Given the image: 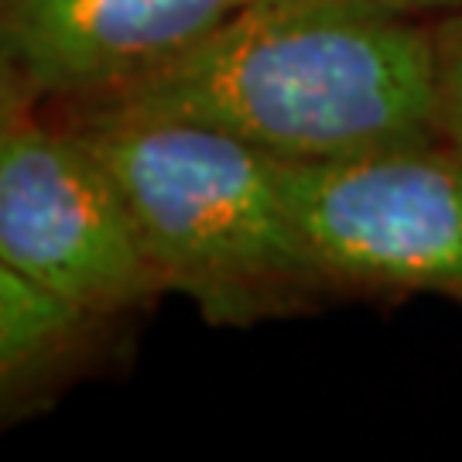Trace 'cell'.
<instances>
[{"mask_svg": "<svg viewBox=\"0 0 462 462\" xmlns=\"http://www.w3.org/2000/svg\"><path fill=\"white\" fill-rule=\"evenodd\" d=\"M182 116L278 162L435 141L431 21L383 0H247L202 45L93 106Z\"/></svg>", "mask_w": 462, "mask_h": 462, "instance_id": "cell-1", "label": "cell"}, {"mask_svg": "<svg viewBox=\"0 0 462 462\" xmlns=\"http://www.w3.org/2000/svg\"><path fill=\"white\" fill-rule=\"evenodd\" d=\"M0 261L97 322L162 295L110 168L45 106L0 137Z\"/></svg>", "mask_w": 462, "mask_h": 462, "instance_id": "cell-3", "label": "cell"}, {"mask_svg": "<svg viewBox=\"0 0 462 462\" xmlns=\"http://www.w3.org/2000/svg\"><path fill=\"white\" fill-rule=\"evenodd\" d=\"M97 329V319L0 261V404L69 370Z\"/></svg>", "mask_w": 462, "mask_h": 462, "instance_id": "cell-6", "label": "cell"}, {"mask_svg": "<svg viewBox=\"0 0 462 462\" xmlns=\"http://www.w3.org/2000/svg\"><path fill=\"white\" fill-rule=\"evenodd\" d=\"M42 106L38 93L32 89V83L24 79V72L17 69V62L11 59V51L0 45V137L14 127L17 120H24L28 114H34Z\"/></svg>", "mask_w": 462, "mask_h": 462, "instance_id": "cell-8", "label": "cell"}, {"mask_svg": "<svg viewBox=\"0 0 462 462\" xmlns=\"http://www.w3.org/2000/svg\"><path fill=\"white\" fill-rule=\"evenodd\" d=\"M284 189L332 288H411L462 301V162L439 141L284 162Z\"/></svg>", "mask_w": 462, "mask_h": 462, "instance_id": "cell-4", "label": "cell"}, {"mask_svg": "<svg viewBox=\"0 0 462 462\" xmlns=\"http://www.w3.org/2000/svg\"><path fill=\"white\" fill-rule=\"evenodd\" d=\"M383 4L401 7V11H411V14H429V11L446 14V11H459L462 7V0H383Z\"/></svg>", "mask_w": 462, "mask_h": 462, "instance_id": "cell-9", "label": "cell"}, {"mask_svg": "<svg viewBox=\"0 0 462 462\" xmlns=\"http://www.w3.org/2000/svg\"><path fill=\"white\" fill-rule=\"evenodd\" d=\"M247 0H0V45L42 106H93L202 45Z\"/></svg>", "mask_w": 462, "mask_h": 462, "instance_id": "cell-5", "label": "cell"}, {"mask_svg": "<svg viewBox=\"0 0 462 462\" xmlns=\"http://www.w3.org/2000/svg\"><path fill=\"white\" fill-rule=\"evenodd\" d=\"M45 110L110 168L162 295H185L213 326H250L332 288L298 230L284 162L182 116Z\"/></svg>", "mask_w": 462, "mask_h": 462, "instance_id": "cell-2", "label": "cell"}, {"mask_svg": "<svg viewBox=\"0 0 462 462\" xmlns=\"http://www.w3.org/2000/svg\"><path fill=\"white\" fill-rule=\"evenodd\" d=\"M435 141L462 162V7L431 21Z\"/></svg>", "mask_w": 462, "mask_h": 462, "instance_id": "cell-7", "label": "cell"}]
</instances>
